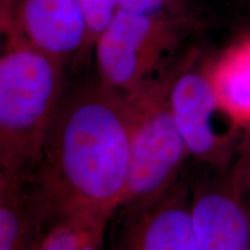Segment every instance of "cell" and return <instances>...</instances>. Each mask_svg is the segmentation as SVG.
<instances>
[{"label":"cell","mask_w":250,"mask_h":250,"mask_svg":"<svg viewBox=\"0 0 250 250\" xmlns=\"http://www.w3.org/2000/svg\"><path fill=\"white\" fill-rule=\"evenodd\" d=\"M129 171L127 96L99 79L65 92L29 176L52 226L77 218L110 223Z\"/></svg>","instance_id":"6da1fadb"},{"label":"cell","mask_w":250,"mask_h":250,"mask_svg":"<svg viewBox=\"0 0 250 250\" xmlns=\"http://www.w3.org/2000/svg\"><path fill=\"white\" fill-rule=\"evenodd\" d=\"M0 168L30 176L64 95L65 62L1 26Z\"/></svg>","instance_id":"7a4b0ae2"},{"label":"cell","mask_w":250,"mask_h":250,"mask_svg":"<svg viewBox=\"0 0 250 250\" xmlns=\"http://www.w3.org/2000/svg\"><path fill=\"white\" fill-rule=\"evenodd\" d=\"M170 76L127 94L130 171L122 206L156 198L180 181L189 159L168 100ZM121 206V208H122Z\"/></svg>","instance_id":"3957f363"},{"label":"cell","mask_w":250,"mask_h":250,"mask_svg":"<svg viewBox=\"0 0 250 250\" xmlns=\"http://www.w3.org/2000/svg\"><path fill=\"white\" fill-rule=\"evenodd\" d=\"M189 24L181 14L144 15L117 11L94 45L99 80L132 94L155 80Z\"/></svg>","instance_id":"277c9868"},{"label":"cell","mask_w":250,"mask_h":250,"mask_svg":"<svg viewBox=\"0 0 250 250\" xmlns=\"http://www.w3.org/2000/svg\"><path fill=\"white\" fill-rule=\"evenodd\" d=\"M168 100L190 158L218 171L233 166L242 130L221 110L206 65L171 74Z\"/></svg>","instance_id":"5b68a950"},{"label":"cell","mask_w":250,"mask_h":250,"mask_svg":"<svg viewBox=\"0 0 250 250\" xmlns=\"http://www.w3.org/2000/svg\"><path fill=\"white\" fill-rule=\"evenodd\" d=\"M117 211L123 218L107 250H198L192 188L181 180L154 199Z\"/></svg>","instance_id":"8992f818"},{"label":"cell","mask_w":250,"mask_h":250,"mask_svg":"<svg viewBox=\"0 0 250 250\" xmlns=\"http://www.w3.org/2000/svg\"><path fill=\"white\" fill-rule=\"evenodd\" d=\"M198 250H250V196L235 162L192 188Z\"/></svg>","instance_id":"52a82bcc"},{"label":"cell","mask_w":250,"mask_h":250,"mask_svg":"<svg viewBox=\"0 0 250 250\" xmlns=\"http://www.w3.org/2000/svg\"><path fill=\"white\" fill-rule=\"evenodd\" d=\"M1 26L65 64L83 54L86 31L81 0H5Z\"/></svg>","instance_id":"ba28073f"},{"label":"cell","mask_w":250,"mask_h":250,"mask_svg":"<svg viewBox=\"0 0 250 250\" xmlns=\"http://www.w3.org/2000/svg\"><path fill=\"white\" fill-rule=\"evenodd\" d=\"M51 227L29 176L0 171V250H37Z\"/></svg>","instance_id":"9c48e42d"},{"label":"cell","mask_w":250,"mask_h":250,"mask_svg":"<svg viewBox=\"0 0 250 250\" xmlns=\"http://www.w3.org/2000/svg\"><path fill=\"white\" fill-rule=\"evenodd\" d=\"M221 110L239 127L250 131V34L228 45L206 65Z\"/></svg>","instance_id":"30bf717a"},{"label":"cell","mask_w":250,"mask_h":250,"mask_svg":"<svg viewBox=\"0 0 250 250\" xmlns=\"http://www.w3.org/2000/svg\"><path fill=\"white\" fill-rule=\"evenodd\" d=\"M109 223L87 218L56 223L37 250H107Z\"/></svg>","instance_id":"8fae6325"},{"label":"cell","mask_w":250,"mask_h":250,"mask_svg":"<svg viewBox=\"0 0 250 250\" xmlns=\"http://www.w3.org/2000/svg\"><path fill=\"white\" fill-rule=\"evenodd\" d=\"M175 0H118L117 11L144 15L179 14L174 11Z\"/></svg>","instance_id":"7c38bea8"},{"label":"cell","mask_w":250,"mask_h":250,"mask_svg":"<svg viewBox=\"0 0 250 250\" xmlns=\"http://www.w3.org/2000/svg\"><path fill=\"white\" fill-rule=\"evenodd\" d=\"M237 167H239L241 179L245 183V187L250 196V142L247 143L245 149L242 151V155L240 156L239 160L236 161Z\"/></svg>","instance_id":"4fadbf2b"}]
</instances>
